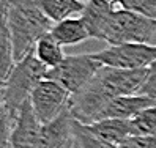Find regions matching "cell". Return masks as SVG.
<instances>
[{
	"label": "cell",
	"mask_w": 156,
	"mask_h": 148,
	"mask_svg": "<svg viewBox=\"0 0 156 148\" xmlns=\"http://www.w3.org/2000/svg\"><path fill=\"white\" fill-rule=\"evenodd\" d=\"M148 72L150 68L118 69L103 66L84 88L71 96L69 109L74 120L85 126L95 123L103 109L112 99L139 95Z\"/></svg>",
	"instance_id": "6da1fadb"
},
{
	"label": "cell",
	"mask_w": 156,
	"mask_h": 148,
	"mask_svg": "<svg viewBox=\"0 0 156 148\" xmlns=\"http://www.w3.org/2000/svg\"><path fill=\"white\" fill-rule=\"evenodd\" d=\"M2 19L11 35L14 62L33 52L36 43L54 27L35 0H2Z\"/></svg>",
	"instance_id": "7a4b0ae2"
},
{
	"label": "cell",
	"mask_w": 156,
	"mask_h": 148,
	"mask_svg": "<svg viewBox=\"0 0 156 148\" xmlns=\"http://www.w3.org/2000/svg\"><path fill=\"white\" fill-rule=\"evenodd\" d=\"M48 68L30 52L29 55L14 63V68L8 79L2 84V107L8 110L14 120L30 96L36 85L46 79Z\"/></svg>",
	"instance_id": "3957f363"
},
{
	"label": "cell",
	"mask_w": 156,
	"mask_h": 148,
	"mask_svg": "<svg viewBox=\"0 0 156 148\" xmlns=\"http://www.w3.org/2000/svg\"><path fill=\"white\" fill-rule=\"evenodd\" d=\"M154 35L156 21L117 8L104 30L103 41H106L109 46H120L128 43L150 44L148 41Z\"/></svg>",
	"instance_id": "277c9868"
},
{
	"label": "cell",
	"mask_w": 156,
	"mask_h": 148,
	"mask_svg": "<svg viewBox=\"0 0 156 148\" xmlns=\"http://www.w3.org/2000/svg\"><path fill=\"white\" fill-rule=\"evenodd\" d=\"M103 65L95 60L93 54L66 55L62 65L48 71L46 79L57 82L71 95H76L95 77Z\"/></svg>",
	"instance_id": "5b68a950"
},
{
	"label": "cell",
	"mask_w": 156,
	"mask_h": 148,
	"mask_svg": "<svg viewBox=\"0 0 156 148\" xmlns=\"http://www.w3.org/2000/svg\"><path fill=\"white\" fill-rule=\"evenodd\" d=\"M93 57L103 66L118 69H147L156 62V44L128 43L109 46L104 51L93 52Z\"/></svg>",
	"instance_id": "8992f818"
},
{
	"label": "cell",
	"mask_w": 156,
	"mask_h": 148,
	"mask_svg": "<svg viewBox=\"0 0 156 148\" xmlns=\"http://www.w3.org/2000/svg\"><path fill=\"white\" fill-rule=\"evenodd\" d=\"M71 96L73 95L69 91L58 85L57 82L49 79L40 82L30 96V104L41 126L54 122L65 110H68Z\"/></svg>",
	"instance_id": "52a82bcc"
},
{
	"label": "cell",
	"mask_w": 156,
	"mask_h": 148,
	"mask_svg": "<svg viewBox=\"0 0 156 148\" xmlns=\"http://www.w3.org/2000/svg\"><path fill=\"white\" fill-rule=\"evenodd\" d=\"M40 134L41 123L33 112L30 101H27L14 122L8 148H38Z\"/></svg>",
	"instance_id": "ba28073f"
},
{
	"label": "cell",
	"mask_w": 156,
	"mask_h": 148,
	"mask_svg": "<svg viewBox=\"0 0 156 148\" xmlns=\"http://www.w3.org/2000/svg\"><path fill=\"white\" fill-rule=\"evenodd\" d=\"M74 143V117L71 109L54 122L41 126L38 148H69Z\"/></svg>",
	"instance_id": "9c48e42d"
},
{
	"label": "cell",
	"mask_w": 156,
	"mask_h": 148,
	"mask_svg": "<svg viewBox=\"0 0 156 148\" xmlns=\"http://www.w3.org/2000/svg\"><path fill=\"white\" fill-rule=\"evenodd\" d=\"M156 106V99L142 96V95H131V96H120L109 103L103 112L99 114L98 120L106 118H118V120H133L144 112L145 109ZM96 120V122H98Z\"/></svg>",
	"instance_id": "30bf717a"
},
{
	"label": "cell",
	"mask_w": 156,
	"mask_h": 148,
	"mask_svg": "<svg viewBox=\"0 0 156 148\" xmlns=\"http://www.w3.org/2000/svg\"><path fill=\"white\" fill-rule=\"evenodd\" d=\"M115 10L117 6L109 0H90L85 3L80 17L85 22L90 36L93 40H103L104 30Z\"/></svg>",
	"instance_id": "8fae6325"
},
{
	"label": "cell",
	"mask_w": 156,
	"mask_h": 148,
	"mask_svg": "<svg viewBox=\"0 0 156 148\" xmlns=\"http://www.w3.org/2000/svg\"><path fill=\"white\" fill-rule=\"evenodd\" d=\"M91 134L107 143L120 146L128 137H131V120H118V118H106L98 120L87 126Z\"/></svg>",
	"instance_id": "7c38bea8"
},
{
	"label": "cell",
	"mask_w": 156,
	"mask_h": 148,
	"mask_svg": "<svg viewBox=\"0 0 156 148\" xmlns=\"http://www.w3.org/2000/svg\"><path fill=\"white\" fill-rule=\"evenodd\" d=\"M52 36L55 38L62 46H74L90 40V32L87 29L82 17H69L66 21H62L58 24H54L52 27Z\"/></svg>",
	"instance_id": "4fadbf2b"
},
{
	"label": "cell",
	"mask_w": 156,
	"mask_h": 148,
	"mask_svg": "<svg viewBox=\"0 0 156 148\" xmlns=\"http://www.w3.org/2000/svg\"><path fill=\"white\" fill-rule=\"evenodd\" d=\"M35 2L54 24L66 21L74 14H82L85 8V3H82L80 0H35Z\"/></svg>",
	"instance_id": "5bb4252c"
},
{
	"label": "cell",
	"mask_w": 156,
	"mask_h": 148,
	"mask_svg": "<svg viewBox=\"0 0 156 148\" xmlns=\"http://www.w3.org/2000/svg\"><path fill=\"white\" fill-rule=\"evenodd\" d=\"M33 54L48 69L57 68L58 65H62L63 60L66 58L65 52H63V46L54 38L52 33L44 35L43 38L36 43Z\"/></svg>",
	"instance_id": "9a60e30c"
},
{
	"label": "cell",
	"mask_w": 156,
	"mask_h": 148,
	"mask_svg": "<svg viewBox=\"0 0 156 148\" xmlns=\"http://www.w3.org/2000/svg\"><path fill=\"white\" fill-rule=\"evenodd\" d=\"M0 79L2 84L8 79L10 72L14 68V52H13V41H11V35L8 30L6 22L2 19V27H0Z\"/></svg>",
	"instance_id": "2e32d148"
},
{
	"label": "cell",
	"mask_w": 156,
	"mask_h": 148,
	"mask_svg": "<svg viewBox=\"0 0 156 148\" xmlns=\"http://www.w3.org/2000/svg\"><path fill=\"white\" fill-rule=\"evenodd\" d=\"M131 136H156V106L145 109L131 120Z\"/></svg>",
	"instance_id": "e0dca14e"
},
{
	"label": "cell",
	"mask_w": 156,
	"mask_h": 148,
	"mask_svg": "<svg viewBox=\"0 0 156 148\" xmlns=\"http://www.w3.org/2000/svg\"><path fill=\"white\" fill-rule=\"evenodd\" d=\"M74 139L79 145V148H118L117 145L107 143L104 140L98 139L95 134L88 131L85 125H82L74 120Z\"/></svg>",
	"instance_id": "ac0fdd59"
},
{
	"label": "cell",
	"mask_w": 156,
	"mask_h": 148,
	"mask_svg": "<svg viewBox=\"0 0 156 148\" xmlns=\"http://www.w3.org/2000/svg\"><path fill=\"white\" fill-rule=\"evenodd\" d=\"M115 6L156 21V0H117Z\"/></svg>",
	"instance_id": "d6986e66"
},
{
	"label": "cell",
	"mask_w": 156,
	"mask_h": 148,
	"mask_svg": "<svg viewBox=\"0 0 156 148\" xmlns=\"http://www.w3.org/2000/svg\"><path fill=\"white\" fill-rule=\"evenodd\" d=\"M118 148H156V136H131Z\"/></svg>",
	"instance_id": "ffe728a7"
},
{
	"label": "cell",
	"mask_w": 156,
	"mask_h": 148,
	"mask_svg": "<svg viewBox=\"0 0 156 148\" xmlns=\"http://www.w3.org/2000/svg\"><path fill=\"white\" fill-rule=\"evenodd\" d=\"M139 95H142V96H148V98L156 99V62L150 66L148 77H147V82L144 84L142 90L139 91Z\"/></svg>",
	"instance_id": "44dd1931"
},
{
	"label": "cell",
	"mask_w": 156,
	"mask_h": 148,
	"mask_svg": "<svg viewBox=\"0 0 156 148\" xmlns=\"http://www.w3.org/2000/svg\"><path fill=\"white\" fill-rule=\"evenodd\" d=\"M80 2H82V3H87V2H90V0H80ZM109 2H112V3L115 5V2H117V0H109Z\"/></svg>",
	"instance_id": "7402d4cb"
},
{
	"label": "cell",
	"mask_w": 156,
	"mask_h": 148,
	"mask_svg": "<svg viewBox=\"0 0 156 148\" xmlns=\"http://www.w3.org/2000/svg\"><path fill=\"white\" fill-rule=\"evenodd\" d=\"M71 148H79V145H77V142H76V140H74V143L71 145Z\"/></svg>",
	"instance_id": "603a6c76"
}]
</instances>
